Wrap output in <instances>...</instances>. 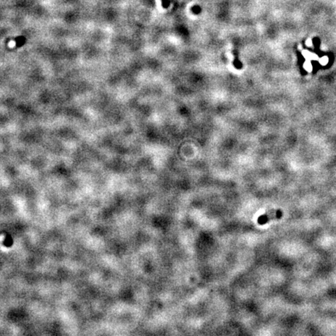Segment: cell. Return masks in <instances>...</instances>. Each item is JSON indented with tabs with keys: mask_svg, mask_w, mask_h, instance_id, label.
I'll return each instance as SVG.
<instances>
[{
	"mask_svg": "<svg viewBox=\"0 0 336 336\" xmlns=\"http://www.w3.org/2000/svg\"><path fill=\"white\" fill-rule=\"evenodd\" d=\"M282 216V211L280 209L277 210H272L271 212H266V213L261 215L258 217L257 222L259 225H265L269 221L275 219H280Z\"/></svg>",
	"mask_w": 336,
	"mask_h": 336,
	"instance_id": "cell-1",
	"label": "cell"
},
{
	"mask_svg": "<svg viewBox=\"0 0 336 336\" xmlns=\"http://www.w3.org/2000/svg\"><path fill=\"white\" fill-rule=\"evenodd\" d=\"M233 56H234V60H233V65H234V67L236 68V69H241V68H242V67H243V65H242V63L240 62V60H239L238 56H237V53H236L235 51H233Z\"/></svg>",
	"mask_w": 336,
	"mask_h": 336,
	"instance_id": "cell-2",
	"label": "cell"
},
{
	"mask_svg": "<svg viewBox=\"0 0 336 336\" xmlns=\"http://www.w3.org/2000/svg\"><path fill=\"white\" fill-rule=\"evenodd\" d=\"M191 10H192V12L195 13V14H199V13H200V12H201V9H200V7H199V6H194L191 8Z\"/></svg>",
	"mask_w": 336,
	"mask_h": 336,
	"instance_id": "cell-3",
	"label": "cell"
},
{
	"mask_svg": "<svg viewBox=\"0 0 336 336\" xmlns=\"http://www.w3.org/2000/svg\"><path fill=\"white\" fill-rule=\"evenodd\" d=\"M162 1V5L164 8H167L170 6V2H168L167 0H161Z\"/></svg>",
	"mask_w": 336,
	"mask_h": 336,
	"instance_id": "cell-4",
	"label": "cell"
}]
</instances>
